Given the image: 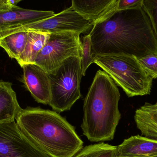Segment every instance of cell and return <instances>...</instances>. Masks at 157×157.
<instances>
[{
    "label": "cell",
    "mask_w": 157,
    "mask_h": 157,
    "mask_svg": "<svg viewBox=\"0 0 157 157\" xmlns=\"http://www.w3.org/2000/svg\"><path fill=\"white\" fill-rule=\"evenodd\" d=\"M81 44V69L83 76H85L87 69L94 62V57L91 53V41L89 34L82 37Z\"/></svg>",
    "instance_id": "obj_18"
},
{
    "label": "cell",
    "mask_w": 157,
    "mask_h": 157,
    "mask_svg": "<svg viewBox=\"0 0 157 157\" xmlns=\"http://www.w3.org/2000/svg\"><path fill=\"white\" fill-rule=\"evenodd\" d=\"M15 121L29 139L50 157H72L83 147L74 127L56 112L27 108Z\"/></svg>",
    "instance_id": "obj_2"
},
{
    "label": "cell",
    "mask_w": 157,
    "mask_h": 157,
    "mask_svg": "<svg viewBox=\"0 0 157 157\" xmlns=\"http://www.w3.org/2000/svg\"><path fill=\"white\" fill-rule=\"evenodd\" d=\"M52 11H39L13 6L0 10V28L41 21L55 15Z\"/></svg>",
    "instance_id": "obj_11"
},
{
    "label": "cell",
    "mask_w": 157,
    "mask_h": 157,
    "mask_svg": "<svg viewBox=\"0 0 157 157\" xmlns=\"http://www.w3.org/2000/svg\"><path fill=\"white\" fill-rule=\"evenodd\" d=\"M48 75L51 90L49 105L58 112L71 109L81 97L80 84L83 74L81 57L68 58Z\"/></svg>",
    "instance_id": "obj_5"
},
{
    "label": "cell",
    "mask_w": 157,
    "mask_h": 157,
    "mask_svg": "<svg viewBox=\"0 0 157 157\" xmlns=\"http://www.w3.org/2000/svg\"><path fill=\"white\" fill-rule=\"evenodd\" d=\"M28 32L14 33L0 39V47L12 59L17 60L23 53L27 40Z\"/></svg>",
    "instance_id": "obj_16"
},
{
    "label": "cell",
    "mask_w": 157,
    "mask_h": 157,
    "mask_svg": "<svg viewBox=\"0 0 157 157\" xmlns=\"http://www.w3.org/2000/svg\"><path fill=\"white\" fill-rule=\"evenodd\" d=\"M91 53L127 54L139 58L157 53V38L143 7L110 11L94 22Z\"/></svg>",
    "instance_id": "obj_1"
},
{
    "label": "cell",
    "mask_w": 157,
    "mask_h": 157,
    "mask_svg": "<svg viewBox=\"0 0 157 157\" xmlns=\"http://www.w3.org/2000/svg\"><path fill=\"white\" fill-rule=\"evenodd\" d=\"M143 8L150 19L157 38V0H144Z\"/></svg>",
    "instance_id": "obj_20"
},
{
    "label": "cell",
    "mask_w": 157,
    "mask_h": 157,
    "mask_svg": "<svg viewBox=\"0 0 157 157\" xmlns=\"http://www.w3.org/2000/svg\"><path fill=\"white\" fill-rule=\"evenodd\" d=\"M0 157H51L36 146L15 120L0 123Z\"/></svg>",
    "instance_id": "obj_8"
},
{
    "label": "cell",
    "mask_w": 157,
    "mask_h": 157,
    "mask_svg": "<svg viewBox=\"0 0 157 157\" xmlns=\"http://www.w3.org/2000/svg\"><path fill=\"white\" fill-rule=\"evenodd\" d=\"M9 0H0V10L11 9Z\"/></svg>",
    "instance_id": "obj_22"
},
{
    "label": "cell",
    "mask_w": 157,
    "mask_h": 157,
    "mask_svg": "<svg viewBox=\"0 0 157 157\" xmlns=\"http://www.w3.org/2000/svg\"><path fill=\"white\" fill-rule=\"evenodd\" d=\"M93 24L94 22L85 18L71 6L41 21L5 27L2 32L4 36L24 31H38L50 34L74 32L81 34L92 27Z\"/></svg>",
    "instance_id": "obj_6"
},
{
    "label": "cell",
    "mask_w": 157,
    "mask_h": 157,
    "mask_svg": "<svg viewBox=\"0 0 157 157\" xmlns=\"http://www.w3.org/2000/svg\"><path fill=\"white\" fill-rule=\"evenodd\" d=\"M134 118L143 136L157 140V103H145L136 111Z\"/></svg>",
    "instance_id": "obj_14"
},
{
    "label": "cell",
    "mask_w": 157,
    "mask_h": 157,
    "mask_svg": "<svg viewBox=\"0 0 157 157\" xmlns=\"http://www.w3.org/2000/svg\"><path fill=\"white\" fill-rule=\"evenodd\" d=\"M144 1V0H117L114 7L110 11L143 7Z\"/></svg>",
    "instance_id": "obj_21"
},
{
    "label": "cell",
    "mask_w": 157,
    "mask_h": 157,
    "mask_svg": "<svg viewBox=\"0 0 157 157\" xmlns=\"http://www.w3.org/2000/svg\"><path fill=\"white\" fill-rule=\"evenodd\" d=\"M120 92L105 71H97L84 100L81 128L91 142L112 140L121 118L118 107Z\"/></svg>",
    "instance_id": "obj_3"
},
{
    "label": "cell",
    "mask_w": 157,
    "mask_h": 157,
    "mask_svg": "<svg viewBox=\"0 0 157 157\" xmlns=\"http://www.w3.org/2000/svg\"><path fill=\"white\" fill-rule=\"evenodd\" d=\"M22 109L12 83L0 80V123L15 121Z\"/></svg>",
    "instance_id": "obj_12"
},
{
    "label": "cell",
    "mask_w": 157,
    "mask_h": 157,
    "mask_svg": "<svg viewBox=\"0 0 157 157\" xmlns=\"http://www.w3.org/2000/svg\"><path fill=\"white\" fill-rule=\"evenodd\" d=\"M23 69V82L36 101L47 105L51 97L48 73L36 63L25 64Z\"/></svg>",
    "instance_id": "obj_9"
},
{
    "label": "cell",
    "mask_w": 157,
    "mask_h": 157,
    "mask_svg": "<svg viewBox=\"0 0 157 157\" xmlns=\"http://www.w3.org/2000/svg\"><path fill=\"white\" fill-rule=\"evenodd\" d=\"M49 36L50 33L29 31L25 49L16 60L21 67L25 64L35 63L37 56L45 46Z\"/></svg>",
    "instance_id": "obj_15"
},
{
    "label": "cell",
    "mask_w": 157,
    "mask_h": 157,
    "mask_svg": "<svg viewBox=\"0 0 157 157\" xmlns=\"http://www.w3.org/2000/svg\"><path fill=\"white\" fill-rule=\"evenodd\" d=\"M117 0H71V7L94 22L114 7Z\"/></svg>",
    "instance_id": "obj_13"
},
{
    "label": "cell",
    "mask_w": 157,
    "mask_h": 157,
    "mask_svg": "<svg viewBox=\"0 0 157 157\" xmlns=\"http://www.w3.org/2000/svg\"><path fill=\"white\" fill-rule=\"evenodd\" d=\"M147 157H157V155H155L151 156H149Z\"/></svg>",
    "instance_id": "obj_24"
},
{
    "label": "cell",
    "mask_w": 157,
    "mask_h": 157,
    "mask_svg": "<svg viewBox=\"0 0 157 157\" xmlns=\"http://www.w3.org/2000/svg\"><path fill=\"white\" fill-rule=\"evenodd\" d=\"M157 155V140L136 135L116 146L117 157H147Z\"/></svg>",
    "instance_id": "obj_10"
},
{
    "label": "cell",
    "mask_w": 157,
    "mask_h": 157,
    "mask_svg": "<svg viewBox=\"0 0 157 157\" xmlns=\"http://www.w3.org/2000/svg\"><path fill=\"white\" fill-rule=\"evenodd\" d=\"M94 63L107 73L128 97L144 96L151 92L153 78L135 56L124 54L96 55Z\"/></svg>",
    "instance_id": "obj_4"
},
{
    "label": "cell",
    "mask_w": 157,
    "mask_h": 157,
    "mask_svg": "<svg viewBox=\"0 0 157 157\" xmlns=\"http://www.w3.org/2000/svg\"><path fill=\"white\" fill-rule=\"evenodd\" d=\"M80 34L74 32L51 33L46 44L37 56L35 63L50 73L68 58L81 57Z\"/></svg>",
    "instance_id": "obj_7"
},
{
    "label": "cell",
    "mask_w": 157,
    "mask_h": 157,
    "mask_svg": "<svg viewBox=\"0 0 157 157\" xmlns=\"http://www.w3.org/2000/svg\"><path fill=\"white\" fill-rule=\"evenodd\" d=\"M23 0H9V5L10 7L12 8L13 6H17V4Z\"/></svg>",
    "instance_id": "obj_23"
},
{
    "label": "cell",
    "mask_w": 157,
    "mask_h": 157,
    "mask_svg": "<svg viewBox=\"0 0 157 157\" xmlns=\"http://www.w3.org/2000/svg\"><path fill=\"white\" fill-rule=\"evenodd\" d=\"M144 70L153 78H157V53L137 58Z\"/></svg>",
    "instance_id": "obj_19"
},
{
    "label": "cell",
    "mask_w": 157,
    "mask_h": 157,
    "mask_svg": "<svg viewBox=\"0 0 157 157\" xmlns=\"http://www.w3.org/2000/svg\"><path fill=\"white\" fill-rule=\"evenodd\" d=\"M116 146L103 143L83 147L72 157H116Z\"/></svg>",
    "instance_id": "obj_17"
}]
</instances>
